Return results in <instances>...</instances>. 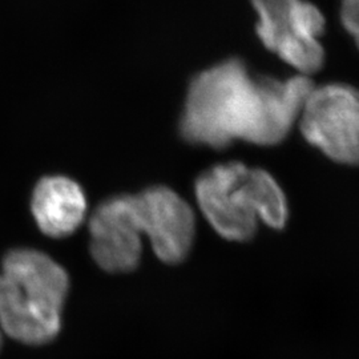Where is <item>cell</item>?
Masks as SVG:
<instances>
[{
	"mask_svg": "<svg viewBox=\"0 0 359 359\" xmlns=\"http://www.w3.org/2000/svg\"><path fill=\"white\" fill-rule=\"evenodd\" d=\"M90 255L108 273H129L142 259V229L133 196H116L90 216Z\"/></svg>",
	"mask_w": 359,
	"mask_h": 359,
	"instance_id": "obj_7",
	"label": "cell"
},
{
	"mask_svg": "<svg viewBox=\"0 0 359 359\" xmlns=\"http://www.w3.org/2000/svg\"><path fill=\"white\" fill-rule=\"evenodd\" d=\"M197 204L219 237L231 243L255 238L259 221L283 231L289 204L278 181L268 170L228 161L206 169L196 180Z\"/></svg>",
	"mask_w": 359,
	"mask_h": 359,
	"instance_id": "obj_2",
	"label": "cell"
},
{
	"mask_svg": "<svg viewBox=\"0 0 359 359\" xmlns=\"http://www.w3.org/2000/svg\"><path fill=\"white\" fill-rule=\"evenodd\" d=\"M311 77L280 80L255 75L241 59H228L196 75L180 120L191 144L224 149L241 140L258 147L283 142L297 126Z\"/></svg>",
	"mask_w": 359,
	"mask_h": 359,
	"instance_id": "obj_1",
	"label": "cell"
},
{
	"mask_svg": "<svg viewBox=\"0 0 359 359\" xmlns=\"http://www.w3.org/2000/svg\"><path fill=\"white\" fill-rule=\"evenodd\" d=\"M1 342H3V339H1V332H0V348H1Z\"/></svg>",
	"mask_w": 359,
	"mask_h": 359,
	"instance_id": "obj_10",
	"label": "cell"
},
{
	"mask_svg": "<svg viewBox=\"0 0 359 359\" xmlns=\"http://www.w3.org/2000/svg\"><path fill=\"white\" fill-rule=\"evenodd\" d=\"M136 215L154 255L168 265L187 259L196 237V216L177 193L165 187H154L133 196Z\"/></svg>",
	"mask_w": 359,
	"mask_h": 359,
	"instance_id": "obj_6",
	"label": "cell"
},
{
	"mask_svg": "<svg viewBox=\"0 0 359 359\" xmlns=\"http://www.w3.org/2000/svg\"><path fill=\"white\" fill-rule=\"evenodd\" d=\"M297 126L304 139L334 163L359 167V88L345 83L309 92Z\"/></svg>",
	"mask_w": 359,
	"mask_h": 359,
	"instance_id": "obj_5",
	"label": "cell"
},
{
	"mask_svg": "<svg viewBox=\"0 0 359 359\" xmlns=\"http://www.w3.org/2000/svg\"><path fill=\"white\" fill-rule=\"evenodd\" d=\"M69 277L51 257L34 249H15L0 273V329L26 345H46L62 329Z\"/></svg>",
	"mask_w": 359,
	"mask_h": 359,
	"instance_id": "obj_3",
	"label": "cell"
},
{
	"mask_svg": "<svg viewBox=\"0 0 359 359\" xmlns=\"http://www.w3.org/2000/svg\"><path fill=\"white\" fill-rule=\"evenodd\" d=\"M339 18L359 50V0H341Z\"/></svg>",
	"mask_w": 359,
	"mask_h": 359,
	"instance_id": "obj_9",
	"label": "cell"
},
{
	"mask_svg": "<svg viewBox=\"0 0 359 359\" xmlns=\"http://www.w3.org/2000/svg\"><path fill=\"white\" fill-rule=\"evenodd\" d=\"M31 209L39 229L52 238H63L80 226L87 213V198L74 180L53 176L40 180Z\"/></svg>",
	"mask_w": 359,
	"mask_h": 359,
	"instance_id": "obj_8",
	"label": "cell"
},
{
	"mask_svg": "<svg viewBox=\"0 0 359 359\" xmlns=\"http://www.w3.org/2000/svg\"><path fill=\"white\" fill-rule=\"evenodd\" d=\"M257 13V36L298 75L311 77L325 65L320 38L326 19L308 0H250Z\"/></svg>",
	"mask_w": 359,
	"mask_h": 359,
	"instance_id": "obj_4",
	"label": "cell"
}]
</instances>
